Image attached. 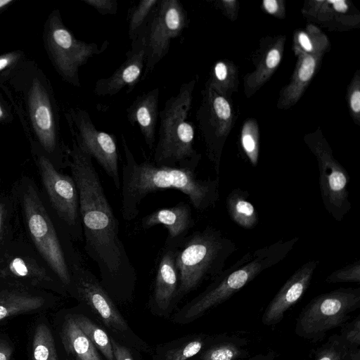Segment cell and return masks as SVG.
Wrapping results in <instances>:
<instances>
[{"mask_svg":"<svg viewBox=\"0 0 360 360\" xmlns=\"http://www.w3.org/2000/svg\"><path fill=\"white\" fill-rule=\"evenodd\" d=\"M68 165L79 194L84 249L112 297L130 298L136 273L119 233V221L106 197L93 159L72 141Z\"/></svg>","mask_w":360,"mask_h":360,"instance_id":"1","label":"cell"},{"mask_svg":"<svg viewBox=\"0 0 360 360\" xmlns=\"http://www.w3.org/2000/svg\"><path fill=\"white\" fill-rule=\"evenodd\" d=\"M122 145L124 154L121 181V213L130 221L139 213L143 200L150 193L174 189L185 194L193 207L205 212L214 207L219 199V179H200L196 167H167L153 162H137L124 135Z\"/></svg>","mask_w":360,"mask_h":360,"instance_id":"2","label":"cell"},{"mask_svg":"<svg viewBox=\"0 0 360 360\" xmlns=\"http://www.w3.org/2000/svg\"><path fill=\"white\" fill-rule=\"evenodd\" d=\"M298 237L276 242L245 253L211 281L207 287L176 315L178 323L195 321L209 310L229 300L264 271L283 261L292 250Z\"/></svg>","mask_w":360,"mask_h":360,"instance_id":"3","label":"cell"},{"mask_svg":"<svg viewBox=\"0 0 360 360\" xmlns=\"http://www.w3.org/2000/svg\"><path fill=\"white\" fill-rule=\"evenodd\" d=\"M198 79L195 76L182 84L159 112L158 139L153 161L156 165L198 167L200 163L201 155L193 146L195 130L188 121Z\"/></svg>","mask_w":360,"mask_h":360,"instance_id":"4","label":"cell"},{"mask_svg":"<svg viewBox=\"0 0 360 360\" xmlns=\"http://www.w3.org/2000/svg\"><path fill=\"white\" fill-rule=\"evenodd\" d=\"M237 249L231 238L212 226L188 235L176 251L177 301L205 281H211L219 275Z\"/></svg>","mask_w":360,"mask_h":360,"instance_id":"5","label":"cell"},{"mask_svg":"<svg viewBox=\"0 0 360 360\" xmlns=\"http://www.w3.org/2000/svg\"><path fill=\"white\" fill-rule=\"evenodd\" d=\"M360 308V288H340L311 300L300 313L295 333L316 342L327 333L340 328Z\"/></svg>","mask_w":360,"mask_h":360,"instance_id":"6","label":"cell"},{"mask_svg":"<svg viewBox=\"0 0 360 360\" xmlns=\"http://www.w3.org/2000/svg\"><path fill=\"white\" fill-rule=\"evenodd\" d=\"M46 47L55 69L68 83L81 86L79 70L94 57L103 53L109 42L98 45L77 39L63 23L58 11L49 17L45 29Z\"/></svg>","mask_w":360,"mask_h":360,"instance_id":"7","label":"cell"},{"mask_svg":"<svg viewBox=\"0 0 360 360\" xmlns=\"http://www.w3.org/2000/svg\"><path fill=\"white\" fill-rule=\"evenodd\" d=\"M21 196L25 218L34 245L62 283L70 286L73 267L65 257L53 222L36 189L27 184Z\"/></svg>","mask_w":360,"mask_h":360,"instance_id":"8","label":"cell"},{"mask_svg":"<svg viewBox=\"0 0 360 360\" xmlns=\"http://www.w3.org/2000/svg\"><path fill=\"white\" fill-rule=\"evenodd\" d=\"M304 140L317 160L323 206L336 221H341L352 208L348 191L349 175L335 158L332 149L321 134H309Z\"/></svg>","mask_w":360,"mask_h":360,"instance_id":"9","label":"cell"},{"mask_svg":"<svg viewBox=\"0 0 360 360\" xmlns=\"http://www.w3.org/2000/svg\"><path fill=\"white\" fill-rule=\"evenodd\" d=\"M70 287H72L77 297L94 312L105 327L132 346L144 349V342L131 330L112 297L91 271L82 264L75 266Z\"/></svg>","mask_w":360,"mask_h":360,"instance_id":"10","label":"cell"},{"mask_svg":"<svg viewBox=\"0 0 360 360\" xmlns=\"http://www.w3.org/2000/svg\"><path fill=\"white\" fill-rule=\"evenodd\" d=\"M188 25L186 9L178 0H161L145 25L146 62L141 81L146 79L167 56L172 40Z\"/></svg>","mask_w":360,"mask_h":360,"instance_id":"11","label":"cell"},{"mask_svg":"<svg viewBox=\"0 0 360 360\" xmlns=\"http://www.w3.org/2000/svg\"><path fill=\"white\" fill-rule=\"evenodd\" d=\"M73 141L84 153L94 159L110 177L117 190L121 187L118 167L116 136L98 130L89 112L82 108L70 110L66 114Z\"/></svg>","mask_w":360,"mask_h":360,"instance_id":"12","label":"cell"},{"mask_svg":"<svg viewBox=\"0 0 360 360\" xmlns=\"http://www.w3.org/2000/svg\"><path fill=\"white\" fill-rule=\"evenodd\" d=\"M195 116L207 156L219 175L223 147L232 124L231 105L223 95L205 84Z\"/></svg>","mask_w":360,"mask_h":360,"instance_id":"13","label":"cell"},{"mask_svg":"<svg viewBox=\"0 0 360 360\" xmlns=\"http://www.w3.org/2000/svg\"><path fill=\"white\" fill-rule=\"evenodd\" d=\"M39 172L50 202L61 220L79 238L83 236L79 194L72 176L59 172L44 155L37 160Z\"/></svg>","mask_w":360,"mask_h":360,"instance_id":"14","label":"cell"},{"mask_svg":"<svg viewBox=\"0 0 360 360\" xmlns=\"http://www.w3.org/2000/svg\"><path fill=\"white\" fill-rule=\"evenodd\" d=\"M146 62L145 26L131 41V48L126 53L123 63L109 77L98 79L94 93L98 96H114L127 86L131 92L141 79Z\"/></svg>","mask_w":360,"mask_h":360,"instance_id":"15","label":"cell"},{"mask_svg":"<svg viewBox=\"0 0 360 360\" xmlns=\"http://www.w3.org/2000/svg\"><path fill=\"white\" fill-rule=\"evenodd\" d=\"M319 264V260H309L288 279L266 307L262 316L264 326H271L282 321L285 312L300 301L309 287Z\"/></svg>","mask_w":360,"mask_h":360,"instance_id":"16","label":"cell"},{"mask_svg":"<svg viewBox=\"0 0 360 360\" xmlns=\"http://www.w3.org/2000/svg\"><path fill=\"white\" fill-rule=\"evenodd\" d=\"M29 115L34 133L48 152H54L58 146V135L51 97L41 82L32 80L28 94Z\"/></svg>","mask_w":360,"mask_h":360,"instance_id":"17","label":"cell"},{"mask_svg":"<svg viewBox=\"0 0 360 360\" xmlns=\"http://www.w3.org/2000/svg\"><path fill=\"white\" fill-rule=\"evenodd\" d=\"M178 247L164 245L159 257L151 297L153 309L167 312L177 302L179 274L175 257Z\"/></svg>","mask_w":360,"mask_h":360,"instance_id":"18","label":"cell"},{"mask_svg":"<svg viewBox=\"0 0 360 360\" xmlns=\"http://www.w3.org/2000/svg\"><path fill=\"white\" fill-rule=\"evenodd\" d=\"M162 225L167 230L165 245L179 247L195 225L191 207L185 202L157 210L141 219L144 229Z\"/></svg>","mask_w":360,"mask_h":360,"instance_id":"19","label":"cell"},{"mask_svg":"<svg viewBox=\"0 0 360 360\" xmlns=\"http://www.w3.org/2000/svg\"><path fill=\"white\" fill-rule=\"evenodd\" d=\"M328 47L311 53H300L292 77L281 93L278 108L288 109L300 98L319 67L322 57Z\"/></svg>","mask_w":360,"mask_h":360,"instance_id":"20","label":"cell"},{"mask_svg":"<svg viewBox=\"0 0 360 360\" xmlns=\"http://www.w3.org/2000/svg\"><path fill=\"white\" fill-rule=\"evenodd\" d=\"M160 89L154 88L136 97L127 108V118L132 125H136L150 149L154 146L157 127Z\"/></svg>","mask_w":360,"mask_h":360,"instance_id":"21","label":"cell"},{"mask_svg":"<svg viewBox=\"0 0 360 360\" xmlns=\"http://www.w3.org/2000/svg\"><path fill=\"white\" fill-rule=\"evenodd\" d=\"M250 340L235 333L212 335L198 360H246L250 357Z\"/></svg>","mask_w":360,"mask_h":360,"instance_id":"22","label":"cell"},{"mask_svg":"<svg viewBox=\"0 0 360 360\" xmlns=\"http://www.w3.org/2000/svg\"><path fill=\"white\" fill-rule=\"evenodd\" d=\"M285 37L280 36L276 39H271V43L265 48L255 70L245 77V92L250 96L266 81L274 72L282 58Z\"/></svg>","mask_w":360,"mask_h":360,"instance_id":"23","label":"cell"},{"mask_svg":"<svg viewBox=\"0 0 360 360\" xmlns=\"http://www.w3.org/2000/svg\"><path fill=\"white\" fill-rule=\"evenodd\" d=\"M60 334L65 351L76 360H103L98 349L76 324L73 316L65 318Z\"/></svg>","mask_w":360,"mask_h":360,"instance_id":"24","label":"cell"},{"mask_svg":"<svg viewBox=\"0 0 360 360\" xmlns=\"http://www.w3.org/2000/svg\"><path fill=\"white\" fill-rule=\"evenodd\" d=\"M249 193L237 188L233 189L226 198V207L231 219L245 229H252L259 221L255 206L248 200Z\"/></svg>","mask_w":360,"mask_h":360,"instance_id":"25","label":"cell"},{"mask_svg":"<svg viewBox=\"0 0 360 360\" xmlns=\"http://www.w3.org/2000/svg\"><path fill=\"white\" fill-rule=\"evenodd\" d=\"M309 4L303 11L309 18H315L322 22L331 20L345 24L354 22V15H349L350 7L345 0L313 1Z\"/></svg>","mask_w":360,"mask_h":360,"instance_id":"26","label":"cell"},{"mask_svg":"<svg viewBox=\"0 0 360 360\" xmlns=\"http://www.w3.org/2000/svg\"><path fill=\"white\" fill-rule=\"evenodd\" d=\"M44 303V300L40 296L13 290L0 291V321L36 310L41 307Z\"/></svg>","mask_w":360,"mask_h":360,"instance_id":"27","label":"cell"},{"mask_svg":"<svg viewBox=\"0 0 360 360\" xmlns=\"http://www.w3.org/2000/svg\"><path fill=\"white\" fill-rule=\"evenodd\" d=\"M212 335L198 334L161 349L156 360H188L198 356L210 342Z\"/></svg>","mask_w":360,"mask_h":360,"instance_id":"28","label":"cell"},{"mask_svg":"<svg viewBox=\"0 0 360 360\" xmlns=\"http://www.w3.org/2000/svg\"><path fill=\"white\" fill-rule=\"evenodd\" d=\"M73 318L80 330L106 360H115L110 336L101 327L84 315H75Z\"/></svg>","mask_w":360,"mask_h":360,"instance_id":"29","label":"cell"},{"mask_svg":"<svg viewBox=\"0 0 360 360\" xmlns=\"http://www.w3.org/2000/svg\"><path fill=\"white\" fill-rule=\"evenodd\" d=\"M0 274L29 280L32 283L50 281V278L44 269L34 262L22 257H15L7 262L6 266L0 269Z\"/></svg>","mask_w":360,"mask_h":360,"instance_id":"30","label":"cell"},{"mask_svg":"<svg viewBox=\"0 0 360 360\" xmlns=\"http://www.w3.org/2000/svg\"><path fill=\"white\" fill-rule=\"evenodd\" d=\"M328 46V37L312 25H308L305 30L297 31L294 35L293 50L296 56L300 53H311Z\"/></svg>","mask_w":360,"mask_h":360,"instance_id":"31","label":"cell"},{"mask_svg":"<svg viewBox=\"0 0 360 360\" xmlns=\"http://www.w3.org/2000/svg\"><path fill=\"white\" fill-rule=\"evenodd\" d=\"M32 360H58L51 331L44 323L37 326L32 342Z\"/></svg>","mask_w":360,"mask_h":360,"instance_id":"32","label":"cell"},{"mask_svg":"<svg viewBox=\"0 0 360 360\" xmlns=\"http://www.w3.org/2000/svg\"><path fill=\"white\" fill-rule=\"evenodd\" d=\"M159 0H142L129 12V38L133 41L147 23L149 16Z\"/></svg>","mask_w":360,"mask_h":360,"instance_id":"33","label":"cell"},{"mask_svg":"<svg viewBox=\"0 0 360 360\" xmlns=\"http://www.w3.org/2000/svg\"><path fill=\"white\" fill-rule=\"evenodd\" d=\"M259 131L256 122L253 120H247L242 128L240 143L243 151L254 167L257 165L259 159Z\"/></svg>","mask_w":360,"mask_h":360,"instance_id":"34","label":"cell"},{"mask_svg":"<svg viewBox=\"0 0 360 360\" xmlns=\"http://www.w3.org/2000/svg\"><path fill=\"white\" fill-rule=\"evenodd\" d=\"M349 349L338 334L330 335L313 354V360H346Z\"/></svg>","mask_w":360,"mask_h":360,"instance_id":"35","label":"cell"},{"mask_svg":"<svg viewBox=\"0 0 360 360\" xmlns=\"http://www.w3.org/2000/svg\"><path fill=\"white\" fill-rule=\"evenodd\" d=\"M231 84V68L228 63L222 60L217 62L212 70L207 84L221 95H224Z\"/></svg>","mask_w":360,"mask_h":360,"instance_id":"36","label":"cell"},{"mask_svg":"<svg viewBox=\"0 0 360 360\" xmlns=\"http://www.w3.org/2000/svg\"><path fill=\"white\" fill-rule=\"evenodd\" d=\"M327 283H359L360 261L356 260L330 273L326 278Z\"/></svg>","mask_w":360,"mask_h":360,"instance_id":"37","label":"cell"},{"mask_svg":"<svg viewBox=\"0 0 360 360\" xmlns=\"http://www.w3.org/2000/svg\"><path fill=\"white\" fill-rule=\"evenodd\" d=\"M338 335L349 349L360 348V314L343 324Z\"/></svg>","mask_w":360,"mask_h":360,"instance_id":"38","label":"cell"},{"mask_svg":"<svg viewBox=\"0 0 360 360\" xmlns=\"http://www.w3.org/2000/svg\"><path fill=\"white\" fill-rule=\"evenodd\" d=\"M348 103L353 117L359 120L360 113V85L358 73L352 80L349 91H348Z\"/></svg>","mask_w":360,"mask_h":360,"instance_id":"39","label":"cell"},{"mask_svg":"<svg viewBox=\"0 0 360 360\" xmlns=\"http://www.w3.org/2000/svg\"><path fill=\"white\" fill-rule=\"evenodd\" d=\"M82 2L96 9L102 15H115L117 12V0H82Z\"/></svg>","mask_w":360,"mask_h":360,"instance_id":"40","label":"cell"},{"mask_svg":"<svg viewBox=\"0 0 360 360\" xmlns=\"http://www.w3.org/2000/svg\"><path fill=\"white\" fill-rule=\"evenodd\" d=\"M115 360H134L129 349L110 337Z\"/></svg>","mask_w":360,"mask_h":360,"instance_id":"41","label":"cell"},{"mask_svg":"<svg viewBox=\"0 0 360 360\" xmlns=\"http://www.w3.org/2000/svg\"><path fill=\"white\" fill-rule=\"evenodd\" d=\"M21 53L12 51L0 56V72L15 65L20 58Z\"/></svg>","mask_w":360,"mask_h":360,"instance_id":"42","label":"cell"},{"mask_svg":"<svg viewBox=\"0 0 360 360\" xmlns=\"http://www.w3.org/2000/svg\"><path fill=\"white\" fill-rule=\"evenodd\" d=\"M281 1L264 0L262 1V6L268 13L281 16V13H284L283 6L281 5Z\"/></svg>","mask_w":360,"mask_h":360,"instance_id":"43","label":"cell"},{"mask_svg":"<svg viewBox=\"0 0 360 360\" xmlns=\"http://www.w3.org/2000/svg\"><path fill=\"white\" fill-rule=\"evenodd\" d=\"M216 5L217 7L220 8L223 11H226V13L228 14L229 13V15L231 16L233 12L232 11H236V1H227L223 0L221 1H217Z\"/></svg>","mask_w":360,"mask_h":360,"instance_id":"44","label":"cell"},{"mask_svg":"<svg viewBox=\"0 0 360 360\" xmlns=\"http://www.w3.org/2000/svg\"><path fill=\"white\" fill-rule=\"evenodd\" d=\"M278 354L274 350H269L266 352H262L251 356L246 360H275Z\"/></svg>","mask_w":360,"mask_h":360,"instance_id":"45","label":"cell"},{"mask_svg":"<svg viewBox=\"0 0 360 360\" xmlns=\"http://www.w3.org/2000/svg\"><path fill=\"white\" fill-rule=\"evenodd\" d=\"M12 348L9 345L0 341V360H11Z\"/></svg>","mask_w":360,"mask_h":360,"instance_id":"46","label":"cell"},{"mask_svg":"<svg viewBox=\"0 0 360 360\" xmlns=\"http://www.w3.org/2000/svg\"><path fill=\"white\" fill-rule=\"evenodd\" d=\"M346 360H360V348L349 349Z\"/></svg>","mask_w":360,"mask_h":360,"instance_id":"47","label":"cell"},{"mask_svg":"<svg viewBox=\"0 0 360 360\" xmlns=\"http://www.w3.org/2000/svg\"><path fill=\"white\" fill-rule=\"evenodd\" d=\"M13 1L14 0H0V11H4Z\"/></svg>","mask_w":360,"mask_h":360,"instance_id":"48","label":"cell"},{"mask_svg":"<svg viewBox=\"0 0 360 360\" xmlns=\"http://www.w3.org/2000/svg\"><path fill=\"white\" fill-rule=\"evenodd\" d=\"M4 212H5L4 205L3 203H0V230L1 228L2 222H3Z\"/></svg>","mask_w":360,"mask_h":360,"instance_id":"49","label":"cell"},{"mask_svg":"<svg viewBox=\"0 0 360 360\" xmlns=\"http://www.w3.org/2000/svg\"><path fill=\"white\" fill-rule=\"evenodd\" d=\"M6 117V111L0 103V120L4 119Z\"/></svg>","mask_w":360,"mask_h":360,"instance_id":"50","label":"cell"},{"mask_svg":"<svg viewBox=\"0 0 360 360\" xmlns=\"http://www.w3.org/2000/svg\"><path fill=\"white\" fill-rule=\"evenodd\" d=\"M68 360H71V359H68Z\"/></svg>","mask_w":360,"mask_h":360,"instance_id":"51","label":"cell"}]
</instances>
